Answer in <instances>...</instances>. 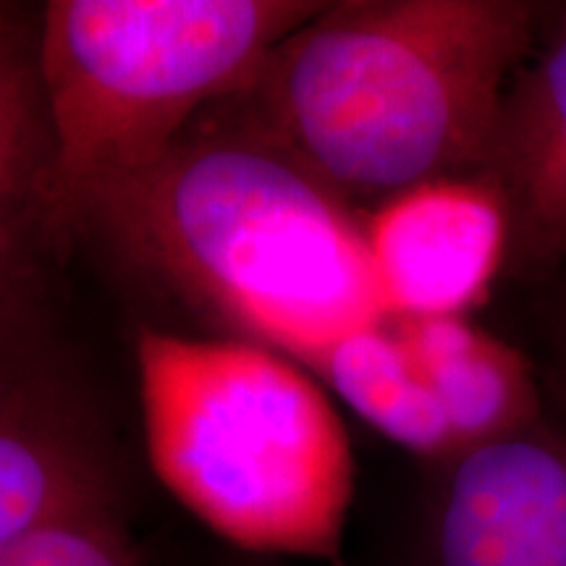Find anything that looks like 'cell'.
<instances>
[{"mask_svg": "<svg viewBox=\"0 0 566 566\" xmlns=\"http://www.w3.org/2000/svg\"><path fill=\"white\" fill-rule=\"evenodd\" d=\"M74 226L304 367L388 317L365 218L231 103L205 113L147 168L92 195Z\"/></svg>", "mask_w": 566, "mask_h": 566, "instance_id": "obj_1", "label": "cell"}, {"mask_svg": "<svg viewBox=\"0 0 566 566\" xmlns=\"http://www.w3.org/2000/svg\"><path fill=\"white\" fill-rule=\"evenodd\" d=\"M394 321L443 409L457 454L543 420L533 367L514 346L470 317Z\"/></svg>", "mask_w": 566, "mask_h": 566, "instance_id": "obj_10", "label": "cell"}, {"mask_svg": "<svg viewBox=\"0 0 566 566\" xmlns=\"http://www.w3.org/2000/svg\"><path fill=\"white\" fill-rule=\"evenodd\" d=\"M527 0L323 3L231 97L247 122L352 205L483 174L516 71Z\"/></svg>", "mask_w": 566, "mask_h": 566, "instance_id": "obj_2", "label": "cell"}, {"mask_svg": "<svg viewBox=\"0 0 566 566\" xmlns=\"http://www.w3.org/2000/svg\"><path fill=\"white\" fill-rule=\"evenodd\" d=\"M313 0H51L38 74L63 237L84 202L142 171L250 87Z\"/></svg>", "mask_w": 566, "mask_h": 566, "instance_id": "obj_4", "label": "cell"}, {"mask_svg": "<svg viewBox=\"0 0 566 566\" xmlns=\"http://www.w3.org/2000/svg\"><path fill=\"white\" fill-rule=\"evenodd\" d=\"M420 566H566V436L546 420L438 464Z\"/></svg>", "mask_w": 566, "mask_h": 566, "instance_id": "obj_5", "label": "cell"}, {"mask_svg": "<svg viewBox=\"0 0 566 566\" xmlns=\"http://www.w3.org/2000/svg\"><path fill=\"white\" fill-rule=\"evenodd\" d=\"M13 11H17V9H11V6H3V3H0V24H6V21L11 19V13H13Z\"/></svg>", "mask_w": 566, "mask_h": 566, "instance_id": "obj_13", "label": "cell"}, {"mask_svg": "<svg viewBox=\"0 0 566 566\" xmlns=\"http://www.w3.org/2000/svg\"><path fill=\"white\" fill-rule=\"evenodd\" d=\"M365 244L388 317H467L512 252V216L485 174L446 176L367 210Z\"/></svg>", "mask_w": 566, "mask_h": 566, "instance_id": "obj_6", "label": "cell"}, {"mask_svg": "<svg viewBox=\"0 0 566 566\" xmlns=\"http://www.w3.org/2000/svg\"><path fill=\"white\" fill-rule=\"evenodd\" d=\"M307 370L359 420L409 454L433 464L457 457L443 409L394 317L325 346Z\"/></svg>", "mask_w": 566, "mask_h": 566, "instance_id": "obj_11", "label": "cell"}, {"mask_svg": "<svg viewBox=\"0 0 566 566\" xmlns=\"http://www.w3.org/2000/svg\"><path fill=\"white\" fill-rule=\"evenodd\" d=\"M0 566H142V558L122 512H97L3 543Z\"/></svg>", "mask_w": 566, "mask_h": 566, "instance_id": "obj_12", "label": "cell"}, {"mask_svg": "<svg viewBox=\"0 0 566 566\" xmlns=\"http://www.w3.org/2000/svg\"><path fill=\"white\" fill-rule=\"evenodd\" d=\"M134 357L147 457L166 491L244 556L338 562L354 454L321 380L242 336L145 328Z\"/></svg>", "mask_w": 566, "mask_h": 566, "instance_id": "obj_3", "label": "cell"}, {"mask_svg": "<svg viewBox=\"0 0 566 566\" xmlns=\"http://www.w3.org/2000/svg\"><path fill=\"white\" fill-rule=\"evenodd\" d=\"M63 239L38 74V24H0V352L40 344Z\"/></svg>", "mask_w": 566, "mask_h": 566, "instance_id": "obj_7", "label": "cell"}, {"mask_svg": "<svg viewBox=\"0 0 566 566\" xmlns=\"http://www.w3.org/2000/svg\"><path fill=\"white\" fill-rule=\"evenodd\" d=\"M254 558H258V562H254V564H244V566H268V564H265L268 558H260V556H254Z\"/></svg>", "mask_w": 566, "mask_h": 566, "instance_id": "obj_14", "label": "cell"}, {"mask_svg": "<svg viewBox=\"0 0 566 566\" xmlns=\"http://www.w3.org/2000/svg\"><path fill=\"white\" fill-rule=\"evenodd\" d=\"M97 512H118L116 472L63 409L40 344L0 352V546Z\"/></svg>", "mask_w": 566, "mask_h": 566, "instance_id": "obj_8", "label": "cell"}, {"mask_svg": "<svg viewBox=\"0 0 566 566\" xmlns=\"http://www.w3.org/2000/svg\"><path fill=\"white\" fill-rule=\"evenodd\" d=\"M512 216V252L566 265V9L516 71L483 171Z\"/></svg>", "mask_w": 566, "mask_h": 566, "instance_id": "obj_9", "label": "cell"}]
</instances>
